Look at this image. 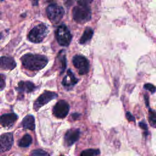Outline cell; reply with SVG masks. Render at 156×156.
Returning a JSON list of instances; mask_svg holds the SVG:
<instances>
[{"label":"cell","instance_id":"cell-15","mask_svg":"<svg viewBox=\"0 0 156 156\" xmlns=\"http://www.w3.org/2000/svg\"><path fill=\"white\" fill-rule=\"evenodd\" d=\"M22 126L26 129L34 130L35 129V118L32 115H27L22 121Z\"/></svg>","mask_w":156,"mask_h":156},{"label":"cell","instance_id":"cell-29","mask_svg":"<svg viewBox=\"0 0 156 156\" xmlns=\"http://www.w3.org/2000/svg\"><path fill=\"white\" fill-rule=\"evenodd\" d=\"M1 34H0V39H1Z\"/></svg>","mask_w":156,"mask_h":156},{"label":"cell","instance_id":"cell-6","mask_svg":"<svg viewBox=\"0 0 156 156\" xmlns=\"http://www.w3.org/2000/svg\"><path fill=\"white\" fill-rule=\"evenodd\" d=\"M73 64L74 67L78 70L79 74H85L89 71V62L83 55H74L73 58Z\"/></svg>","mask_w":156,"mask_h":156},{"label":"cell","instance_id":"cell-3","mask_svg":"<svg viewBox=\"0 0 156 156\" xmlns=\"http://www.w3.org/2000/svg\"><path fill=\"white\" fill-rule=\"evenodd\" d=\"M48 33L47 27L44 24H40L35 26L29 32L28 35L29 40L35 43L41 42Z\"/></svg>","mask_w":156,"mask_h":156},{"label":"cell","instance_id":"cell-9","mask_svg":"<svg viewBox=\"0 0 156 156\" xmlns=\"http://www.w3.org/2000/svg\"><path fill=\"white\" fill-rule=\"evenodd\" d=\"M13 143L12 133H5L0 136V154L9 151Z\"/></svg>","mask_w":156,"mask_h":156},{"label":"cell","instance_id":"cell-7","mask_svg":"<svg viewBox=\"0 0 156 156\" xmlns=\"http://www.w3.org/2000/svg\"><path fill=\"white\" fill-rule=\"evenodd\" d=\"M57 94L53 91H44L35 101L34 104V109L37 111L39 108L46 104L49 101L57 97Z\"/></svg>","mask_w":156,"mask_h":156},{"label":"cell","instance_id":"cell-25","mask_svg":"<svg viewBox=\"0 0 156 156\" xmlns=\"http://www.w3.org/2000/svg\"><path fill=\"white\" fill-rule=\"evenodd\" d=\"M139 126H140V127L141 128V129H143L144 131H145V132H146V133L147 134V124L144 122H143V121H141V122H140V123H139Z\"/></svg>","mask_w":156,"mask_h":156},{"label":"cell","instance_id":"cell-13","mask_svg":"<svg viewBox=\"0 0 156 156\" xmlns=\"http://www.w3.org/2000/svg\"><path fill=\"white\" fill-rule=\"evenodd\" d=\"M15 66L16 62L13 58L7 56L0 57V69H12Z\"/></svg>","mask_w":156,"mask_h":156},{"label":"cell","instance_id":"cell-24","mask_svg":"<svg viewBox=\"0 0 156 156\" xmlns=\"http://www.w3.org/2000/svg\"><path fill=\"white\" fill-rule=\"evenodd\" d=\"M78 4H85V5H88L90 4L93 0H76Z\"/></svg>","mask_w":156,"mask_h":156},{"label":"cell","instance_id":"cell-8","mask_svg":"<svg viewBox=\"0 0 156 156\" xmlns=\"http://www.w3.org/2000/svg\"><path fill=\"white\" fill-rule=\"evenodd\" d=\"M69 110V105L67 102L64 100L58 101L53 108V114L58 118H65Z\"/></svg>","mask_w":156,"mask_h":156},{"label":"cell","instance_id":"cell-19","mask_svg":"<svg viewBox=\"0 0 156 156\" xmlns=\"http://www.w3.org/2000/svg\"><path fill=\"white\" fill-rule=\"evenodd\" d=\"M62 52L63 53H61V52H60L59 53V55H58V58H59V61H60V67H61V68H60L61 69V73L64 72V71L66 68V66L65 54L63 51Z\"/></svg>","mask_w":156,"mask_h":156},{"label":"cell","instance_id":"cell-27","mask_svg":"<svg viewBox=\"0 0 156 156\" xmlns=\"http://www.w3.org/2000/svg\"><path fill=\"white\" fill-rule=\"evenodd\" d=\"M65 4L66 5H71L72 4V0H65Z\"/></svg>","mask_w":156,"mask_h":156},{"label":"cell","instance_id":"cell-4","mask_svg":"<svg viewBox=\"0 0 156 156\" xmlns=\"http://www.w3.org/2000/svg\"><path fill=\"white\" fill-rule=\"evenodd\" d=\"M55 37L58 44L63 46H68L72 38L70 31L65 24H62L57 27Z\"/></svg>","mask_w":156,"mask_h":156},{"label":"cell","instance_id":"cell-30","mask_svg":"<svg viewBox=\"0 0 156 156\" xmlns=\"http://www.w3.org/2000/svg\"><path fill=\"white\" fill-rule=\"evenodd\" d=\"M0 1H3V0H0Z\"/></svg>","mask_w":156,"mask_h":156},{"label":"cell","instance_id":"cell-11","mask_svg":"<svg viewBox=\"0 0 156 156\" xmlns=\"http://www.w3.org/2000/svg\"><path fill=\"white\" fill-rule=\"evenodd\" d=\"M78 82V79L75 77L74 74L71 69H68L66 76L62 80L63 86L68 90L71 89Z\"/></svg>","mask_w":156,"mask_h":156},{"label":"cell","instance_id":"cell-2","mask_svg":"<svg viewBox=\"0 0 156 156\" xmlns=\"http://www.w3.org/2000/svg\"><path fill=\"white\" fill-rule=\"evenodd\" d=\"M91 17V12L88 5L78 4L73 9V18L78 23H85L90 21Z\"/></svg>","mask_w":156,"mask_h":156},{"label":"cell","instance_id":"cell-26","mask_svg":"<svg viewBox=\"0 0 156 156\" xmlns=\"http://www.w3.org/2000/svg\"><path fill=\"white\" fill-rule=\"evenodd\" d=\"M126 118L129 121H135V118L133 116V115L129 112H127L126 113Z\"/></svg>","mask_w":156,"mask_h":156},{"label":"cell","instance_id":"cell-10","mask_svg":"<svg viewBox=\"0 0 156 156\" xmlns=\"http://www.w3.org/2000/svg\"><path fill=\"white\" fill-rule=\"evenodd\" d=\"M80 136V130L77 129H71L68 130L64 137L65 143L67 146H72L77 141Z\"/></svg>","mask_w":156,"mask_h":156},{"label":"cell","instance_id":"cell-23","mask_svg":"<svg viewBox=\"0 0 156 156\" xmlns=\"http://www.w3.org/2000/svg\"><path fill=\"white\" fill-rule=\"evenodd\" d=\"M5 85V83L4 77L2 75L0 74V90L3 89Z\"/></svg>","mask_w":156,"mask_h":156},{"label":"cell","instance_id":"cell-21","mask_svg":"<svg viewBox=\"0 0 156 156\" xmlns=\"http://www.w3.org/2000/svg\"><path fill=\"white\" fill-rule=\"evenodd\" d=\"M31 155H49V154L48 152H46V151L41 150V149H37V150H34L32 152Z\"/></svg>","mask_w":156,"mask_h":156},{"label":"cell","instance_id":"cell-20","mask_svg":"<svg viewBox=\"0 0 156 156\" xmlns=\"http://www.w3.org/2000/svg\"><path fill=\"white\" fill-rule=\"evenodd\" d=\"M149 121L150 124L153 127H155L156 126V115L154 110L149 109Z\"/></svg>","mask_w":156,"mask_h":156},{"label":"cell","instance_id":"cell-5","mask_svg":"<svg viewBox=\"0 0 156 156\" xmlns=\"http://www.w3.org/2000/svg\"><path fill=\"white\" fill-rule=\"evenodd\" d=\"M49 20L53 24L58 23L64 15V10L62 7L57 4H51L46 9Z\"/></svg>","mask_w":156,"mask_h":156},{"label":"cell","instance_id":"cell-14","mask_svg":"<svg viewBox=\"0 0 156 156\" xmlns=\"http://www.w3.org/2000/svg\"><path fill=\"white\" fill-rule=\"evenodd\" d=\"M35 87L33 83L29 81H21L18 83L16 90L19 92L22 93H30L34 90Z\"/></svg>","mask_w":156,"mask_h":156},{"label":"cell","instance_id":"cell-16","mask_svg":"<svg viewBox=\"0 0 156 156\" xmlns=\"http://www.w3.org/2000/svg\"><path fill=\"white\" fill-rule=\"evenodd\" d=\"M93 35V30L91 27H87L80 39V44H85L89 41Z\"/></svg>","mask_w":156,"mask_h":156},{"label":"cell","instance_id":"cell-22","mask_svg":"<svg viewBox=\"0 0 156 156\" xmlns=\"http://www.w3.org/2000/svg\"><path fill=\"white\" fill-rule=\"evenodd\" d=\"M144 88L149 91L151 93H154L155 91V87L154 85L151 83H146L144 85Z\"/></svg>","mask_w":156,"mask_h":156},{"label":"cell","instance_id":"cell-17","mask_svg":"<svg viewBox=\"0 0 156 156\" xmlns=\"http://www.w3.org/2000/svg\"><path fill=\"white\" fill-rule=\"evenodd\" d=\"M32 139L31 136L29 134H26L20 140L18 145L19 146L22 147H26L30 145V144L32 143Z\"/></svg>","mask_w":156,"mask_h":156},{"label":"cell","instance_id":"cell-18","mask_svg":"<svg viewBox=\"0 0 156 156\" xmlns=\"http://www.w3.org/2000/svg\"><path fill=\"white\" fill-rule=\"evenodd\" d=\"M100 154V151L99 149H88L87 150L83 151L80 155L81 156H94L98 155Z\"/></svg>","mask_w":156,"mask_h":156},{"label":"cell","instance_id":"cell-12","mask_svg":"<svg viewBox=\"0 0 156 156\" xmlns=\"http://www.w3.org/2000/svg\"><path fill=\"white\" fill-rule=\"evenodd\" d=\"M18 116L15 113H7L0 116V124L4 127H11L16 121Z\"/></svg>","mask_w":156,"mask_h":156},{"label":"cell","instance_id":"cell-28","mask_svg":"<svg viewBox=\"0 0 156 156\" xmlns=\"http://www.w3.org/2000/svg\"><path fill=\"white\" fill-rule=\"evenodd\" d=\"M32 4L33 5H37L38 1V0H30Z\"/></svg>","mask_w":156,"mask_h":156},{"label":"cell","instance_id":"cell-1","mask_svg":"<svg viewBox=\"0 0 156 156\" xmlns=\"http://www.w3.org/2000/svg\"><path fill=\"white\" fill-rule=\"evenodd\" d=\"M23 66L30 71H38L43 68L48 63L47 57L43 55L27 54L21 58Z\"/></svg>","mask_w":156,"mask_h":156}]
</instances>
